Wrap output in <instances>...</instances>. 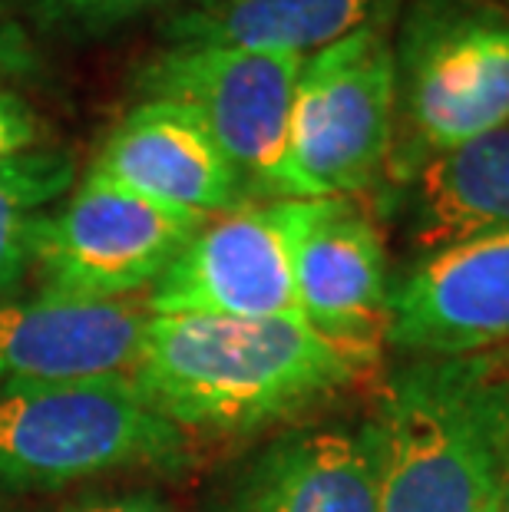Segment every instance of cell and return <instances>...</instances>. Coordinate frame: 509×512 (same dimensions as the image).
Segmentation results:
<instances>
[{"label": "cell", "instance_id": "9", "mask_svg": "<svg viewBox=\"0 0 509 512\" xmlns=\"http://www.w3.org/2000/svg\"><path fill=\"white\" fill-rule=\"evenodd\" d=\"M387 341L424 357L509 344V228L427 252L391 291Z\"/></svg>", "mask_w": 509, "mask_h": 512}, {"label": "cell", "instance_id": "8", "mask_svg": "<svg viewBox=\"0 0 509 512\" xmlns=\"http://www.w3.org/2000/svg\"><path fill=\"white\" fill-rule=\"evenodd\" d=\"M301 199L242 205L205 219L146 294L149 314L301 318L295 232Z\"/></svg>", "mask_w": 509, "mask_h": 512}, {"label": "cell", "instance_id": "20", "mask_svg": "<svg viewBox=\"0 0 509 512\" xmlns=\"http://www.w3.org/2000/svg\"><path fill=\"white\" fill-rule=\"evenodd\" d=\"M63 512H176L153 493H126V496H96Z\"/></svg>", "mask_w": 509, "mask_h": 512}, {"label": "cell", "instance_id": "2", "mask_svg": "<svg viewBox=\"0 0 509 512\" xmlns=\"http://www.w3.org/2000/svg\"><path fill=\"white\" fill-rule=\"evenodd\" d=\"M371 427L381 512H496L509 450V374L500 357L407 364Z\"/></svg>", "mask_w": 509, "mask_h": 512}, {"label": "cell", "instance_id": "14", "mask_svg": "<svg viewBox=\"0 0 509 512\" xmlns=\"http://www.w3.org/2000/svg\"><path fill=\"white\" fill-rule=\"evenodd\" d=\"M404 0H196L176 10L169 47H238L311 57L367 27L391 24Z\"/></svg>", "mask_w": 509, "mask_h": 512}, {"label": "cell", "instance_id": "17", "mask_svg": "<svg viewBox=\"0 0 509 512\" xmlns=\"http://www.w3.org/2000/svg\"><path fill=\"white\" fill-rule=\"evenodd\" d=\"M37 24L67 34H103L162 7H189L196 0H24Z\"/></svg>", "mask_w": 509, "mask_h": 512}, {"label": "cell", "instance_id": "3", "mask_svg": "<svg viewBox=\"0 0 509 512\" xmlns=\"http://www.w3.org/2000/svg\"><path fill=\"white\" fill-rule=\"evenodd\" d=\"M391 166L414 179L430 159L509 123V14L480 0H417L394 43Z\"/></svg>", "mask_w": 509, "mask_h": 512}, {"label": "cell", "instance_id": "18", "mask_svg": "<svg viewBox=\"0 0 509 512\" xmlns=\"http://www.w3.org/2000/svg\"><path fill=\"white\" fill-rule=\"evenodd\" d=\"M40 139V119L30 110L24 96L0 86V166L17 159L20 152L37 149Z\"/></svg>", "mask_w": 509, "mask_h": 512}, {"label": "cell", "instance_id": "4", "mask_svg": "<svg viewBox=\"0 0 509 512\" xmlns=\"http://www.w3.org/2000/svg\"><path fill=\"white\" fill-rule=\"evenodd\" d=\"M186 437L129 377L0 397V489H60L129 466H176Z\"/></svg>", "mask_w": 509, "mask_h": 512}, {"label": "cell", "instance_id": "6", "mask_svg": "<svg viewBox=\"0 0 509 512\" xmlns=\"http://www.w3.org/2000/svg\"><path fill=\"white\" fill-rule=\"evenodd\" d=\"M305 57L238 47H166L136 76L143 100L196 113L242 176L248 199H295L291 106Z\"/></svg>", "mask_w": 509, "mask_h": 512}, {"label": "cell", "instance_id": "21", "mask_svg": "<svg viewBox=\"0 0 509 512\" xmlns=\"http://www.w3.org/2000/svg\"><path fill=\"white\" fill-rule=\"evenodd\" d=\"M496 512H509V450H506V470H503V483H500V503Z\"/></svg>", "mask_w": 509, "mask_h": 512}, {"label": "cell", "instance_id": "13", "mask_svg": "<svg viewBox=\"0 0 509 512\" xmlns=\"http://www.w3.org/2000/svg\"><path fill=\"white\" fill-rule=\"evenodd\" d=\"M222 512H381L374 427H318L268 443Z\"/></svg>", "mask_w": 509, "mask_h": 512}, {"label": "cell", "instance_id": "5", "mask_svg": "<svg viewBox=\"0 0 509 512\" xmlns=\"http://www.w3.org/2000/svg\"><path fill=\"white\" fill-rule=\"evenodd\" d=\"M394 113L391 24L305 57L291 106L295 199H351L371 189L391 162Z\"/></svg>", "mask_w": 509, "mask_h": 512}, {"label": "cell", "instance_id": "1", "mask_svg": "<svg viewBox=\"0 0 509 512\" xmlns=\"http://www.w3.org/2000/svg\"><path fill=\"white\" fill-rule=\"evenodd\" d=\"M371 361L305 318L149 314L129 380L179 430L248 433L338 394Z\"/></svg>", "mask_w": 509, "mask_h": 512}, {"label": "cell", "instance_id": "15", "mask_svg": "<svg viewBox=\"0 0 509 512\" xmlns=\"http://www.w3.org/2000/svg\"><path fill=\"white\" fill-rule=\"evenodd\" d=\"M414 242L424 252L509 228V123L430 159L414 179Z\"/></svg>", "mask_w": 509, "mask_h": 512}, {"label": "cell", "instance_id": "19", "mask_svg": "<svg viewBox=\"0 0 509 512\" xmlns=\"http://www.w3.org/2000/svg\"><path fill=\"white\" fill-rule=\"evenodd\" d=\"M30 67H34L30 40L24 37V30L14 24V17L0 7V83L14 80V76H24Z\"/></svg>", "mask_w": 509, "mask_h": 512}, {"label": "cell", "instance_id": "10", "mask_svg": "<svg viewBox=\"0 0 509 512\" xmlns=\"http://www.w3.org/2000/svg\"><path fill=\"white\" fill-rule=\"evenodd\" d=\"M149 311L37 291L0 301V397L93 377H129Z\"/></svg>", "mask_w": 509, "mask_h": 512}, {"label": "cell", "instance_id": "11", "mask_svg": "<svg viewBox=\"0 0 509 512\" xmlns=\"http://www.w3.org/2000/svg\"><path fill=\"white\" fill-rule=\"evenodd\" d=\"M298 308L314 331L377 361L387 334V252L351 199H301L295 232Z\"/></svg>", "mask_w": 509, "mask_h": 512}, {"label": "cell", "instance_id": "12", "mask_svg": "<svg viewBox=\"0 0 509 512\" xmlns=\"http://www.w3.org/2000/svg\"><path fill=\"white\" fill-rule=\"evenodd\" d=\"M86 179L199 219L248 205V189L202 119L172 100L136 103L103 139Z\"/></svg>", "mask_w": 509, "mask_h": 512}, {"label": "cell", "instance_id": "7", "mask_svg": "<svg viewBox=\"0 0 509 512\" xmlns=\"http://www.w3.org/2000/svg\"><path fill=\"white\" fill-rule=\"evenodd\" d=\"M202 222L199 215L83 176L60 212L40 215L30 268H37L43 291L123 301L153 288Z\"/></svg>", "mask_w": 509, "mask_h": 512}, {"label": "cell", "instance_id": "16", "mask_svg": "<svg viewBox=\"0 0 509 512\" xmlns=\"http://www.w3.org/2000/svg\"><path fill=\"white\" fill-rule=\"evenodd\" d=\"M77 162L63 149H30L0 166V294L30 268V242L43 209L70 192Z\"/></svg>", "mask_w": 509, "mask_h": 512}]
</instances>
